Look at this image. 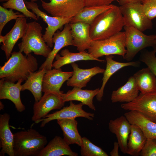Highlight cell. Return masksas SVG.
<instances>
[{"label":"cell","instance_id":"1","mask_svg":"<svg viewBox=\"0 0 156 156\" xmlns=\"http://www.w3.org/2000/svg\"><path fill=\"white\" fill-rule=\"evenodd\" d=\"M90 26L92 40L104 39L121 31L125 23L119 7L114 5L99 14Z\"/></svg>","mask_w":156,"mask_h":156},{"label":"cell","instance_id":"2","mask_svg":"<svg viewBox=\"0 0 156 156\" xmlns=\"http://www.w3.org/2000/svg\"><path fill=\"white\" fill-rule=\"evenodd\" d=\"M38 65L36 59L31 53L24 55L19 51H14L0 67V78L14 83L20 79L26 81L30 72L37 69Z\"/></svg>","mask_w":156,"mask_h":156},{"label":"cell","instance_id":"3","mask_svg":"<svg viewBox=\"0 0 156 156\" xmlns=\"http://www.w3.org/2000/svg\"><path fill=\"white\" fill-rule=\"evenodd\" d=\"M47 142L46 136L34 129L16 132L14 134V156H38Z\"/></svg>","mask_w":156,"mask_h":156},{"label":"cell","instance_id":"4","mask_svg":"<svg viewBox=\"0 0 156 156\" xmlns=\"http://www.w3.org/2000/svg\"><path fill=\"white\" fill-rule=\"evenodd\" d=\"M42 29L41 25L36 21L28 23L21 42L18 44L19 51L26 55L33 52L35 55L47 57L52 50L44 40Z\"/></svg>","mask_w":156,"mask_h":156},{"label":"cell","instance_id":"5","mask_svg":"<svg viewBox=\"0 0 156 156\" xmlns=\"http://www.w3.org/2000/svg\"><path fill=\"white\" fill-rule=\"evenodd\" d=\"M125 41V32L121 31L104 39L92 40L88 52L97 59L113 55H120L124 58L127 51Z\"/></svg>","mask_w":156,"mask_h":156},{"label":"cell","instance_id":"6","mask_svg":"<svg viewBox=\"0 0 156 156\" xmlns=\"http://www.w3.org/2000/svg\"><path fill=\"white\" fill-rule=\"evenodd\" d=\"M126 53L124 59L130 62L143 49L149 47L153 48L156 43V35H146L132 27L125 26Z\"/></svg>","mask_w":156,"mask_h":156},{"label":"cell","instance_id":"7","mask_svg":"<svg viewBox=\"0 0 156 156\" xmlns=\"http://www.w3.org/2000/svg\"><path fill=\"white\" fill-rule=\"evenodd\" d=\"M119 7L125 26L132 27L143 32L153 28L152 20L145 14L141 2L129 3Z\"/></svg>","mask_w":156,"mask_h":156},{"label":"cell","instance_id":"8","mask_svg":"<svg viewBox=\"0 0 156 156\" xmlns=\"http://www.w3.org/2000/svg\"><path fill=\"white\" fill-rule=\"evenodd\" d=\"M27 8L31 10L37 16L38 18L40 17L47 25L46 31L43 38L44 42L50 48L53 47L52 38L54 33L58 29L62 30L63 26L70 23L73 18H63L50 16L42 11L39 8V6L35 2L25 0Z\"/></svg>","mask_w":156,"mask_h":156},{"label":"cell","instance_id":"9","mask_svg":"<svg viewBox=\"0 0 156 156\" xmlns=\"http://www.w3.org/2000/svg\"><path fill=\"white\" fill-rule=\"evenodd\" d=\"M47 2L41 0L43 9L52 16L63 18H73L84 7L83 0H49Z\"/></svg>","mask_w":156,"mask_h":156},{"label":"cell","instance_id":"10","mask_svg":"<svg viewBox=\"0 0 156 156\" xmlns=\"http://www.w3.org/2000/svg\"><path fill=\"white\" fill-rule=\"evenodd\" d=\"M121 107L124 110L139 112L156 123V93L143 94L141 92L133 101L121 104Z\"/></svg>","mask_w":156,"mask_h":156},{"label":"cell","instance_id":"11","mask_svg":"<svg viewBox=\"0 0 156 156\" xmlns=\"http://www.w3.org/2000/svg\"><path fill=\"white\" fill-rule=\"evenodd\" d=\"M83 105L81 102L78 104H75L72 101H70L69 106L64 107L59 110L47 114L35 123L37 124L41 122L40 127H43L51 121L58 119L76 118L78 117H82L89 120H93L94 117V114L88 112L83 110L82 108Z\"/></svg>","mask_w":156,"mask_h":156},{"label":"cell","instance_id":"12","mask_svg":"<svg viewBox=\"0 0 156 156\" xmlns=\"http://www.w3.org/2000/svg\"><path fill=\"white\" fill-rule=\"evenodd\" d=\"M73 74V71L64 72L60 68L47 70L43 78L42 92L61 97L63 92L60 90V89L63 83L71 77Z\"/></svg>","mask_w":156,"mask_h":156},{"label":"cell","instance_id":"13","mask_svg":"<svg viewBox=\"0 0 156 156\" xmlns=\"http://www.w3.org/2000/svg\"><path fill=\"white\" fill-rule=\"evenodd\" d=\"M53 48L46 60L41 65L39 70L45 68L47 70L52 68L53 61L58 52L62 48L67 46L73 45V38L70 23L64 25L63 29L57 31L52 38Z\"/></svg>","mask_w":156,"mask_h":156},{"label":"cell","instance_id":"14","mask_svg":"<svg viewBox=\"0 0 156 156\" xmlns=\"http://www.w3.org/2000/svg\"><path fill=\"white\" fill-rule=\"evenodd\" d=\"M65 103L61 96L52 93H44L40 99L34 104L32 120L35 122L44 118L51 110L60 109Z\"/></svg>","mask_w":156,"mask_h":156},{"label":"cell","instance_id":"15","mask_svg":"<svg viewBox=\"0 0 156 156\" xmlns=\"http://www.w3.org/2000/svg\"><path fill=\"white\" fill-rule=\"evenodd\" d=\"M25 17L17 18L9 32L3 36L0 35V43H2L1 48L4 51L7 60L10 57L15 45L19 39L22 38L25 33L27 24Z\"/></svg>","mask_w":156,"mask_h":156},{"label":"cell","instance_id":"16","mask_svg":"<svg viewBox=\"0 0 156 156\" xmlns=\"http://www.w3.org/2000/svg\"><path fill=\"white\" fill-rule=\"evenodd\" d=\"M0 80V99H7L14 104L17 110L19 112L24 111L25 106L22 103L20 96L21 83L24 81L19 79L15 83L5 80L4 78Z\"/></svg>","mask_w":156,"mask_h":156},{"label":"cell","instance_id":"17","mask_svg":"<svg viewBox=\"0 0 156 156\" xmlns=\"http://www.w3.org/2000/svg\"><path fill=\"white\" fill-rule=\"evenodd\" d=\"M131 125L124 115L110 120L108 123L109 131L116 135L120 151L125 154L127 153Z\"/></svg>","mask_w":156,"mask_h":156},{"label":"cell","instance_id":"18","mask_svg":"<svg viewBox=\"0 0 156 156\" xmlns=\"http://www.w3.org/2000/svg\"><path fill=\"white\" fill-rule=\"evenodd\" d=\"M73 74L67 81L68 86L82 88L86 86L91 78L98 74H103L105 69L96 66L83 69L79 68L75 62L71 64Z\"/></svg>","mask_w":156,"mask_h":156},{"label":"cell","instance_id":"19","mask_svg":"<svg viewBox=\"0 0 156 156\" xmlns=\"http://www.w3.org/2000/svg\"><path fill=\"white\" fill-rule=\"evenodd\" d=\"M73 45L79 52L89 48L92 40L90 35V25L81 22L70 23Z\"/></svg>","mask_w":156,"mask_h":156},{"label":"cell","instance_id":"20","mask_svg":"<svg viewBox=\"0 0 156 156\" xmlns=\"http://www.w3.org/2000/svg\"><path fill=\"white\" fill-rule=\"evenodd\" d=\"M10 115L8 113L0 115V139L1 148L0 156H4L5 154L10 156H14L13 148L14 134L10 129Z\"/></svg>","mask_w":156,"mask_h":156},{"label":"cell","instance_id":"21","mask_svg":"<svg viewBox=\"0 0 156 156\" xmlns=\"http://www.w3.org/2000/svg\"><path fill=\"white\" fill-rule=\"evenodd\" d=\"M114 56L112 55L105 56L106 62V69L103 73L102 83L99 91L96 95L97 100L101 101L103 96L105 86L111 76L117 71L123 67L127 66L138 67L140 62L138 61L122 62L116 61L113 59Z\"/></svg>","mask_w":156,"mask_h":156},{"label":"cell","instance_id":"22","mask_svg":"<svg viewBox=\"0 0 156 156\" xmlns=\"http://www.w3.org/2000/svg\"><path fill=\"white\" fill-rule=\"evenodd\" d=\"M124 115L131 124L136 125L141 129L147 139H156V123L136 111H129Z\"/></svg>","mask_w":156,"mask_h":156},{"label":"cell","instance_id":"23","mask_svg":"<svg viewBox=\"0 0 156 156\" xmlns=\"http://www.w3.org/2000/svg\"><path fill=\"white\" fill-rule=\"evenodd\" d=\"M78 155L73 151L63 138L56 136L46 145L38 156H77Z\"/></svg>","mask_w":156,"mask_h":156},{"label":"cell","instance_id":"24","mask_svg":"<svg viewBox=\"0 0 156 156\" xmlns=\"http://www.w3.org/2000/svg\"><path fill=\"white\" fill-rule=\"evenodd\" d=\"M139 91L134 77L131 76L125 84L112 92L111 100L113 103H129L138 96Z\"/></svg>","mask_w":156,"mask_h":156},{"label":"cell","instance_id":"25","mask_svg":"<svg viewBox=\"0 0 156 156\" xmlns=\"http://www.w3.org/2000/svg\"><path fill=\"white\" fill-rule=\"evenodd\" d=\"M99 88L94 90H83L74 87L72 90H68L66 93H63L61 97L65 102L76 101L81 102L84 105H87L91 109L95 111V107L93 103V99L99 92Z\"/></svg>","mask_w":156,"mask_h":156},{"label":"cell","instance_id":"26","mask_svg":"<svg viewBox=\"0 0 156 156\" xmlns=\"http://www.w3.org/2000/svg\"><path fill=\"white\" fill-rule=\"evenodd\" d=\"M60 55L57 54L55 57V61L53 63L52 67L55 68H60L63 66L80 60H95L100 62H104L105 60L97 59L86 51L74 53L70 52L68 49L62 50Z\"/></svg>","mask_w":156,"mask_h":156},{"label":"cell","instance_id":"27","mask_svg":"<svg viewBox=\"0 0 156 156\" xmlns=\"http://www.w3.org/2000/svg\"><path fill=\"white\" fill-rule=\"evenodd\" d=\"M133 76L141 93L143 94L156 93V77L148 67L138 71Z\"/></svg>","mask_w":156,"mask_h":156},{"label":"cell","instance_id":"28","mask_svg":"<svg viewBox=\"0 0 156 156\" xmlns=\"http://www.w3.org/2000/svg\"><path fill=\"white\" fill-rule=\"evenodd\" d=\"M63 132V139L69 145L75 144L80 146L82 138L77 128L75 118H64L56 120Z\"/></svg>","mask_w":156,"mask_h":156},{"label":"cell","instance_id":"29","mask_svg":"<svg viewBox=\"0 0 156 156\" xmlns=\"http://www.w3.org/2000/svg\"><path fill=\"white\" fill-rule=\"evenodd\" d=\"M46 71L43 68L37 71L30 72L25 82L22 85L21 91L29 90L33 95L35 102L39 101L42 96L43 79Z\"/></svg>","mask_w":156,"mask_h":156},{"label":"cell","instance_id":"30","mask_svg":"<svg viewBox=\"0 0 156 156\" xmlns=\"http://www.w3.org/2000/svg\"><path fill=\"white\" fill-rule=\"evenodd\" d=\"M147 139L142 131L137 125L131 124L126 154L132 156L140 155Z\"/></svg>","mask_w":156,"mask_h":156},{"label":"cell","instance_id":"31","mask_svg":"<svg viewBox=\"0 0 156 156\" xmlns=\"http://www.w3.org/2000/svg\"><path fill=\"white\" fill-rule=\"evenodd\" d=\"M113 5L111 4L105 6L85 7L73 18L70 23L81 22L90 25L99 14Z\"/></svg>","mask_w":156,"mask_h":156},{"label":"cell","instance_id":"32","mask_svg":"<svg viewBox=\"0 0 156 156\" xmlns=\"http://www.w3.org/2000/svg\"><path fill=\"white\" fill-rule=\"evenodd\" d=\"M80 147V154L82 156H108L101 148L94 144L85 137L82 138Z\"/></svg>","mask_w":156,"mask_h":156},{"label":"cell","instance_id":"33","mask_svg":"<svg viewBox=\"0 0 156 156\" xmlns=\"http://www.w3.org/2000/svg\"><path fill=\"white\" fill-rule=\"evenodd\" d=\"M2 5L5 8L15 10L22 13L26 17L36 21L38 20L36 14L27 8L23 0H9L3 3Z\"/></svg>","mask_w":156,"mask_h":156},{"label":"cell","instance_id":"34","mask_svg":"<svg viewBox=\"0 0 156 156\" xmlns=\"http://www.w3.org/2000/svg\"><path fill=\"white\" fill-rule=\"evenodd\" d=\"M13 9L8 10L6 8L0 6V35H1L2 31L6 24L10 21L16 20L21 17H26L23 14L18 12H14Z\"/></svg>","mask_w":156,"mask_h":156},{"label":"cell","instance_id":"35","mask_svg":"<svg viewBox=\"0 0 156 156\" xmlns=\"http://www.w3.org/2000/svg\"><path fill=\"white\" fill-rule=\"evenodd\" d=\"M153 50L146 51L140 55V60L144 63L154 73L156 77V57Z\"/></svg>","mask_w":156,"mask_h":156},{"label":"cell","instance_id":"36","mask_svg":"<svg viewBox=\"0 0 156 156\" xmlns=\"http://www.w3.org/2000/svg\"><path fill=\"white\" fill-rule=\"evenodd\" d=\"M144 12L150 20L156 17V0H141Z\"/></svg>","mask_w":156,"mask_h":156},{"label":"cell","instance_id":"37","mask_svg":"<svg viewBox=\"0 0 156 156\" xmlns=\"http://www.w3.org/2000/svg\"><path fill=\"white\" fill-rule=\"evenodd\" d=\"M140 155L156 156V139H147Z\"/></svg>","mask_w":156,"mask_h":156},{"label":"cell","instance_id":"38","mask_svg":"<svg viewBox=\"0 0 156 156\" xmlns=\"http://www.w3.org/2000/svg\"><path fill=\"white\" fill-rule=\"evenodd\" d=\"M85 7L107 5L118 0H83Z\"/></svg>","mask_w":156,"mask_h":156},{"label":"cell","instance_id":"39","mask_svg":"<svg viewBox=\"0 0 156 156\" xmlns=\"http://www.w3.org/2000/svg\"><path fill=\"white\" fill-rule=\"evenodd\" d=\"M119 148L118 143V142H115L114 143L113 149L110 153V154L111 156H119L118 150Z\"/></svg>","mask_w":156,"mask_h":156},{"label":"cell","instance_id":"40","mask_svg":"<svg viewBox=\"0 0 156 156\" xmlns=\"http://www.w3.org/2000/svg\"><path fill=\"white\" fill-rule=\"evenodd\" d=\"M118 2L121 6L130 3L141 2V0H118Z\"/></svg>","mask_w":156,"mask_h":156},{"label":"cell","instance_id":"41","mask_svg":"<svg viewBox=\"0 0 156 156\" xmlns=\"http://www.w3.org/2000/svg\"><path fill=\"white\" fill-rule=\"evenodd\" d=\"M4 108V105L1 101H0V110L3 109Z\"/></svg>","mask_w":156,"mask_h":156},{"label":"cell","instance_id":"42","mask_svg":"<svg viewBox=\"0 0 156 156\" xmlns=\"http://www.w3.org/2000/svg\"><path fill=\"white\" fill-rule=\"evenodd\" d=\"M153 50L156 53V43L155 44V45L153 48Z\"/></svg>","mask_w":156,"mask_h":156},{"label":"cell","instance_id":"43","mask_svg":"<svg viewBox=\"0 0 156 156\" xmlns=\"http://www.w3.org/2000/svg\"><path fill=\"white\" fill-rule=\"evenodd\" d=\"M9 0H0V1L1 2H7L9 1Z\"/></svg>","mask_w":156,"mask_h":156},{"label":"cell","instance_id":"44","mask_svg":"<svg viewBox=\"0 0 156 156\" xmlns=\"http://www.w3.org/2000/svg\"><path fill=\"white\" fill-rule=\"evenodd\" d=\"M38 0H30V1L31 2H35L36 1Z\"/></svg>","mask_w":156,"mask_h":156}]
</instances>
